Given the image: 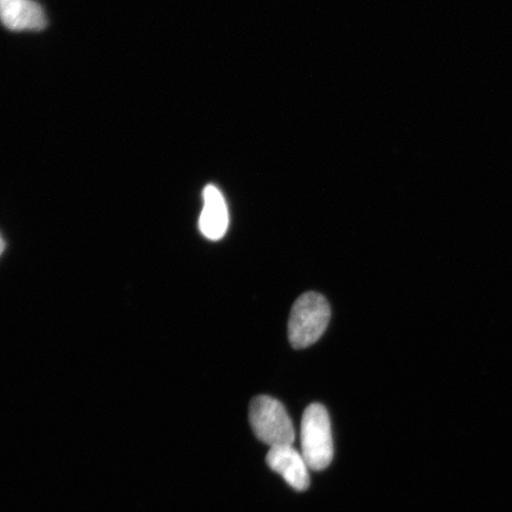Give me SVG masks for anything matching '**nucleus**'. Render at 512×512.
Listing matches in <instances>:
<instances>
[{
  "label": "nucleus",
  "instance_id": "nucleus-1",
  "mask_svg": "<svg viewBox=\"0 0 512 512\" xmlns=\"http://www.w3.org/2000/svg\"><path fill=\"white\" fill-rule=\"evenodd\" d=\"M331 310L322 294L307 292L294 303L288 320V339L294 349L315 344L328 328Z\"/></svg>",
  "mask_w": 512,
  "mask_h": 512
},
{
  "label": "nucleus",
  "instance_id": "nucleus-2",
  "mask_svg": "<svg viewBox=\"0 0 512 512\" xmlns=\"http://www.w3.org/2000/svg\"><path fill=\"white\" fill-rule=\"evenodd\" d=\"M249 422L256 438L268 446L293 445L296 431L283 403L271 396H256L249 405Z\"/></svg>",
  "mask_w": 512,
  "mask_h": 512
},
{
  "label": "nucleus",
  "instance_id": "nucleus-3",
  "mask_svg": "<svg viewBox=\"0 0 512 512\" xmlns=\"http://www.w3.org/2000/svg\"><path fill=\"white\" fill-rule=\"evenodd\" d=\"M302 454L309 469L323 471L334 459L329 413L320 403L305 409L302 419Z\"/></svg>",
  "mask_w": 512,
  "mask_h": 512
},
{
  "label": "nucleus",
  "instance_id": "nucleus-4",
  "mask_svg": "<svg viewBox=\"0 0 512 512\" xmlns=\"http://www.w3.org/2000/svg\"><path fill=\"white\" fill-rule=\"evenodd\" d=\"M266 462L294 490L306 491L309 489V466H307L303 454L299 453L292 445L271 447Z\"/></svg>",
  "mask_w": 512,
  "mask_h": 512
},
{
  "label": "nucleus",
  "instance_id": "nucleus-5",
  "mask_svg": "<svg viewBox=\"0 0 512 512\" xmlns=\"http://www.w3.org/2000/svg\"><path fill=\"white\" fill-rule=\"evenodd\" d=\"M0 23L11 31H38L47 27V16L34 0H12L0 5Z\"/></svg>",
  "mask_w": 512,
  "mask_h": 512
},
{
  "label": "nucleus",
  "instance_id": "nucleus-6",
  "mask_svg": "<svg viewBox=\"0 0 512 512\" xmlns=\"http://www.w3.org/2000/svg\"><path fill=\"white\" fill-rule=\"evenodd\" d=\"M204 206L200 216L201 233L211 241H219L226 235L229 213L221 191L208 185L203 191Z\"/></svg>",
  "mask_w": 512,
  "mask_h": 512
},
{
  "label": "nucleus",
  "instance_id": "nucleus-7",
  "mask_svg": "<svg viewBox=\"0 0 512 512\" xmlns=\"http://www.w3.org/2000/svg\"><path fill=\"white\" fill-rule=\"evenodd\" d=\"M4 249H5V242H4L3 238H2V235H0V255L3 254Z\"/></svg>",
  "mask_w": 512,
  "mask_h": 512
},
{
  "label": "nucleus",
  "instance_id": "nucleus-8",
  "mask_svg": "<svg viewBox=\"0 0 512 512\" xmlns=\"http://www.w3.org/2000/svg\"><path fill=\"white\" fill-rule=\"evenodd\" d=\"M12 2V0H0V5Z\"/></svg>",
  "mask_w": 512,
  "mask_h": 512
}]
</instances>
